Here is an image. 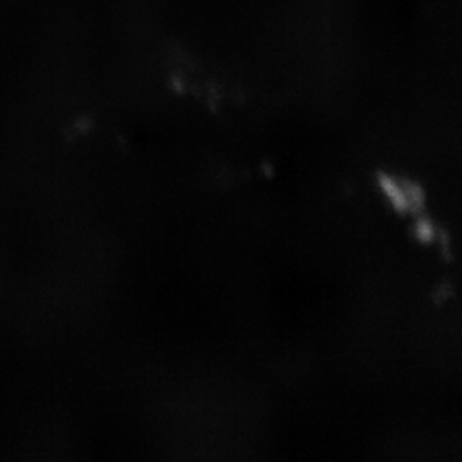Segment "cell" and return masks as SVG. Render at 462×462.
Returning a JSON list of instances; mask_svg holds the SVG:
<instances>
[{
    "mask_svg": "<svg viewBox=\"0 0 462 462\" xmlns=\"http://www.w3.org/2000/svg\"><path fill=\"white\" fill-rule=\"evenodd\" d=\"M418 235H420L421 240H430L431 238V226H430L427 221H421L418 225Z\"/></svg>",
    "mask_w": 462,
    "mask_h": 462,
    "instance_id": "obj_2",
    "label": "cell"
},
{
    "mask_svg": "<svg viewBox=\"0 0 462 462\" xmlns=\"http://www.w3.org/2000/svg\"><path fill=\"white\" fill-rule=\"evenodd\" d=\"M380 183H382V189H383L385 196L394 204V208H397L399 211H404V209L410 208L411 200H410L406 189H402L393 179H387V177H380Z\"/></svg>",
    "mask_w": 462,
    "mask_h": 462,
    "instance_id": "obj_1",
    "label": "cell"
}]
</instances>
